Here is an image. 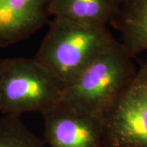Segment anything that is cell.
I'll return each instance as SVG.
<instances>
[{"mask_svg":"<svg viewBox=\"0 0 147 147\" xmlns=\"http://www.w3.org/2000/svg\"><path fill=\"white\" fill-rule=\"evenodd\" d=\"M132 59L115 40L74 81L65 85L61 102L80 113L103 117L135 77Z\"/></svg>","mask_w":147,"mask_h":147,"instance_id":"1","label":"cell"},{"mask_svg":"<svg viewBox=\"0 0 147 147\" xmlns=\"http://www.w3.org/2000/svg\"><path fill=\"white\" fill-rule=\"evenodd\" d=\"M107 28L54 18L35 59L65 85L72 83L115 42Z\"/></svg>","mask_w":147,"mask_h":147,"instance_id":"2","label":"cell"},{"mask_svg":"<svg viewBox=\"0 0 147 147\" xmlns=\"http://www.w3.org/2000/svg\"><path fill=\"white\" fill-rule=\"evenodd\" d=\"M65 84L35 58L2 59L0 111L43 114L61 102Z\"/></svg>","mask_w":147,"mask_h":147,"instance_id":"3","label":"cell"},{"mask_svg":"<svg viewBox=\"0 0 147 147\" xmlns=\"http://www.w3.org/2000/svg\"><path fill=\"white\" fill-rule=\"evenodd\" d=\"M104 147H147V60L103 115Z\"/></svg>","mask_w":147,"mask_h":147,"instance_id":"4","label":"cell"},{"mask_svg":"<svg viewBox=\"0 0 147 147\" xmlns=\"http://www.w3.org/2000/svg\"><path fill=\"white\" fill-rule=\"evenodd\" d=\"M51 147H104L103 117L80 113L62 102L42 114Z\"/></svg>","mask_w":147,"mask_h":147,"instance_id":"5","label":"cell"},{"mask_svg":"<svg viewBox=\"0 0 147 147\" xmlns=\"http://www.w3.org/2000/svg\"><path fill=\"white\" fill-rule=\"evenodd\" d=\"M51 0H0V47L23 41L48 22Z\"/></svg>","mask_w":147,"mask_h":147,"instance_id":"6","label":"cell"},{"mask_svg":"<svg viewBox=\"0 0 147 147\" xmlns=\"http://www.w3.org/2000/svg\"><path fill=\"white\" fill-rule=\"evenodd\" d=\"M122 0H51L49 12L81 26L105 29L117 14Z\"/></svg>","mask_w":147,"mask_h":147,"instance_id":"7","label":"cell"},{"mask_svg":"<svg viewBox=\"0 0 147 147\" xmlns=\"http://www.w3.org/2000/svg\"><path fill=\"white\" fill-rule=\"evenodd\" d=\"M110 25L131 57L147 51V0H122Z\"/></svg>","mask_w":147,"mask_h":147,"instance_id":"8","label":"cell"},{"mask_svg":"<svg viewBox=\"0 0 147 147\" xmlns=\"http://www.w3.org/2000/svg\"><path fill=\"white\" fill-rule=\"evenodd\" d=\"M0 147H45L42 141L21 121L20 116L0 118Z\"/></svg>","mask_w":147,"mask_h":147,"instance_id":"9","label":"cell"},{"mask_svg":"<svg viewBox=\"0 0 147 147\" xmlns=\"http://www.w3.org/2000/svg\"><path fill=\"white\" fill-rule=\"evenodd\" d=\"M1 73H2V60H0V79H1Z\"/></svg>","mask_w":147,"mask_h":147,"instance_id":"10","label":"cell"}]
</instances>
